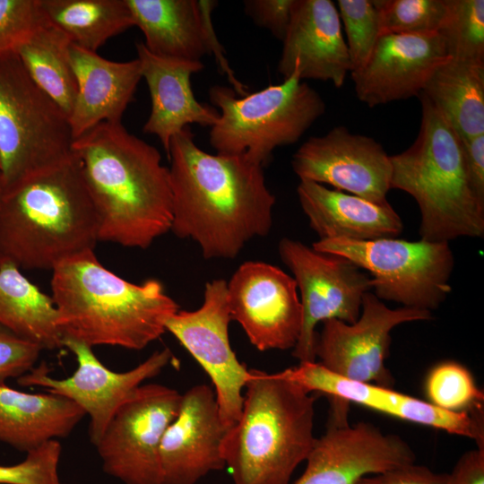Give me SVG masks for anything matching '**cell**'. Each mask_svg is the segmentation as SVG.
I'll return each mask as SVG.
<instances>
[{
  "mask_svg": "<svg viewBox=\"0 0 484 484\" xmlns=\"http://www.w3.org/2000/svg\"><path fill=\"white\" fill-rule=\"evenodd\" d=\"M167 155L170 231L195 242L205 259H233L250 240L269 234L276 199L263 167L203 151L189 126L171 138Z\"/></svg>",
  "mask_w": 484,
  "mask_h": 484,
  "instance_id": "1",
  "label": "cell"
},
{
  "mask_svg": "<svg viewBox=\"0 0 484 484\" xmlns=\"http://www.w3.org/2000/svg\"><path fill=\"white\" fill-rule=\"evenodd\" d=\"M94 205L99 241L148 248L170 231L172 194L160 151L121 122H103L73 143Z\"/></svg>",
  "mask_w": 484,
  "mask_h": 484,
  "instance_id": "2",
  "label": "cell"
},
{
  "mask_svg": "<svg viewBox=\"0 0 484 484\" xmlns=\"http://www.w3.org/2000/svg\"><path fill=\"white\" fill-rule=\"evenodd\" d=\"M50 286L62 337L92 348L143 350L179 310L160 281L130 282L103 266L94 250L58 264Z\"/></svg>",
  "mask_w": 484,
  "mask_h": 484,
  "instance_id": "3",
  "label": "cell"
},
{
  "mask_svg": "<svg viewBox=\"0 0 484 484\" xmlns=\"http://www.w3.org/2000/svg\"><path fill=\"white\" fill-rule=\"evenodd\" d=\"M98 242L97 213L74 154L0 197V265L52 272Z\"/></svg>",
  "mask_w": 484,
  "mask_h": 484,
  "instance_id": "4",
  "label": "cell"
},
{
  "mask_svg": "<svg viewBox=\"0 0 484 484\" xmlns=\"http://www.w3.org/2000/svg\"><path fill=\"white\" fill-rule=\"evenodd\" d=\"M245 388L241 416L222 445L234 484H288L315 439V396L259 369H249Z\"/></svg>",
  "mask_w": 484,
  "mask_h": 484,
  "instance_id": "5",
  "label": "cell"
},
{
  "mask_svg": "<svg viewBox=\"0 0 484 484\" xmlns=\"http://www.w3.org/2000/svg\"><path fill=\"white\" fill-rule=\"evenodd\" d=\"M421 120L414 143L390 156L391 189L411 194L420 211V239L447 242L482 238L484 204L468 178L462 140L421 92Z\"/></svg>",
  "mask_w": 484,
  "mask_h": 484,
  "instance_id": "6",
  "label": "cell"
},
{
  "mask_svg": "<svg viewBox=\"0 0 484 484\" xmlns=\"http://www.w3.org/2000/svg\"><path fill=\"white\" fill-rule=\"evenodd\" d=\"M209 97L220 109L211 127V145L217 153L243 156L263 168L277 147L298 142L325 111L323 98L297 70L279 84L244 96L214 85Z\"/></svg>",
  "mask_w": 484,
  "mask_h": 484,
  "instance_id": "7",
  "label": "cell"
},
{
  "mask_svg": "<svg viewBox=\"0 0 484 484\" xmlns=\"http://www.w3.org/2000/svg\"><path fill=\"white\" fill-rule=\"evenodd\" d=\"M69 117L16 52L0 56L1 195L73 156Z\"/></svg>",
  "mask_w": 484,
  "mask_h": 484,
  "instance_id": "8",
  "label": "cell"
},
{
  "mask_svg": "<svg viewBox=\"0 0 484 484\" xmlns=\"http://www.w3.org/2000/svg\"><path fill=\"white\" fill-rule=\"evenodd\" d=\"M312 247L346 258L367 271L379 299L404 307L431 312L452 290L449 280L454 259L447 242L396 238L367 241L331 238L319 239Z\"/></svg>",
  "mask_w": 484,
  "mask_h": 484,
  "instance_id": "9",
  "label": "cell"
},
{
  "mask_svg": "<svg viewBox=\"0 0 484 484\" xmlns=\"http://www.w3.org/2000/svg\"><path fill=\"white\" fill-rule=\"evenodd\" d=\"M278 252L300 292L302 328L292 355L299 362H315L316 325L329 319L355 323L363 297L372 289L371 278L346 258L289 238L281 239Z\"/></svg>",
  "mask_w": 484,
  "mask_h": 484,
  "instance_id": "10",
  "label": "cell"
},
{
  "mask_svg": "<svg viewBox=\"0 0 484 484\" xmlns=\"http://www.w3.org/2000/svg\"><path fill=\"white\" fill-rule=\"evenodd\" d=\"M181 400V393L163 385L137 387L96 445L103 471L124 484H161L160 444Z\"/></svg>",
  "mask_w": 484,
  "mask_h": 484,
  "instance_id": "11",
  "label": "cell"
},
{
  "mask_svg": "<svg viewBox=\"0 0 484 484\" xmlns=\"http://www.w3.org/2000/svg\"><path fill=\"white\" fill-rule=\"evenodd\" d=\"M63 347L74 356L77 368L65 378H55L44 362L17 378L22 386H40L48 393L65 397L79 405L90 418L89 438L100 440L118 408L143 383L159 375L175 358L169 348L154 351L135 367L116 372L94 354L92 347L63 338Z\"/></svg>",
  "mask_w": 484,
  "mask_h": 484,
  "instance_id": "12",
  "label": "cell"
},
{
  "mask_svg": "<svg viewBox=\"0 0 484 484\" xmlns=\"http://www.w3.org/2000/svg\"><path fill=\"white\" fill-rule=\"evenodd\" d=\"M231 321L227 281L215 279L204 285L203 302L193 311L178 310L166 324L169 332L195 359L213 385L219 413L229 430L241 416L249 369L233 351L229 335Z\"/></svg>",
  "mask_w": 484,
  "mask_h": 484,
  "instance_id": "13",
  "label": "cell"
},
{
  "mask_svg": "<svg viewBox=\"0 0 484 484\" xmlns=\"http://www.w3.org/2000/svg\"><path fill=\"white\" fill-rule=\"evenodd\" d=\"M430 319L431 312L427 310L389 308L368 291L355 323L323 322L321 332L316 333L315 358L324 368L343 378L393 388L394 380L385 364L391 331L401 324Z\"/></svg>",
  "mask_w": 484,
  "mask_h": 484,
  "instance_id": "14",
  "label": "cell"
},
{
  "mask_svg": "<svg viewBox=\"0 0 484 484\" xmlns=\"http://www.w3.org/2000/svg\"><path fill=\"white\" fill-rule=\"evenodd\" d=\"M227 301L231 320L258 350L294 349L303 314L292 276L264 262H245L227 282Z\"/></svg>",
  "mask_w": 484,
  "mask_h": 484,
  "instance_id": "15",
  "label": "cell"
},
{
  "mask_svg": "<svg viewBox=\"0 0 484 484\" xmlns=\"http://www.w3.org/2000/svg\"><path fill=\"white\" fill-rule=\"evenodd\" d=\"M299 180L329 185L377 204H388L390 155L374 138L338 125L322 136L309 137L293 154Z\"/></svg>",
  "mask_w": 484,
  "mask_h": 484,
  "instance_id": "16",
  "label": "cell"
},
{
  "mask_svg": "<svg viewBox=\"0 0 484 484\" xmlns=\"http://www.w3.org/2000/svg\"><path fill=\"white\" fill-rule=\"evenodd\" d=\"M309 393L326 395L331 410L348 411L350 402L409 422L471 438L484 447L482 407L450 412L393 388L349 380L324 368L319 362H299L279 372Z\"/></svg>",
  "mask_w": 484,
  "mask_h": 484,
  "instance_id": "17",
  "label": "cell"
},
{
  "mask_svg": "<svg viewBox=\"0 0 484 484\" xmlns=\"http://www.w3.org/2000/svg\"><path fill=\"white\" fill-rule=\"evenodd\" d=\"M407 442L367 422H329L315 439L307 467L295 484H356L360 479L414 463Z\"/></svg>",
  "mask_w": 484,
  "mask_h": 484,
  "instance_id": "18",
  "label": "cell"
},
{
  "mask_svg": "<svg viewBox=\"0 0 484 484\" xmlns=\"http://www.w3.org/2000/svg\"><path fill=\"white\" fill-rule=\"evenodd\" d=\"M449 59L437 31L381 35L367 63L350 73L357 98L373 108L419 97L435 70Z\"/></svg>",
  "mask_w": 484,
  "mask_h": 484,
  "instance_id": "19",
  "label": "cell"
},
{
  "mask_svg": "<svg viewBox=\"0 0 484 484\" xmlns=\"http://www.w3.org/2000/svg\"><path fill=\"white\" fill-rule=\"evenodd\" d=\"M227 432L214 390L207 385L187 390L160 444L161 484H195L210 471L223 469Z\"/></svg>",
  "mask_w": 484,
  "mask_h": 484,
  "instance_id": "20",
  "label": "cell"
},
{
  "mask_svg": "<svg viewBox=\"0 0 484 484\" xmlns=\"http://www.w3.org/2000/svg\"><path fill=\"white\" fill-rule=\"evenodd\" d=\"M277 70L284 79L297 70L301 80L343 85L350 63L336 4L295 0Z\"/></svg>",
  "mask_w": 484,
  "mask_h": 484,
  "instance_id": "21",
  "label": "cell"
},
{
  "mask_svg": "<svg viewBox=\"0 0 484 484\" xmlns=\"http://www.w3.org/2000/svg\"><path fill=\"white\" fill-rule=\"evenodd\" d=\"M136 51L151 100L143 132L156 135L167 154L171 138L188 125L212 127L218 122V109L199 102L192 90L191 76L203 70L201 61L159 56L143 42L136 43Z\"/></svg>",
  "mask_w": 484,
  "mask_h": 484,
  "instance_id": "22",
  "label": "cell"
},
{
  "mask_svg": "<svg viewBox=\"0 0 484 484\" xmlns=\"http://www.w3.org/2000/svg\"><path fill=\"white\" fill-rule=\"evenodd\" d=\"M70 59L77 82L69 116L73 138L100 123L121 122L142 79L139 60H108L73 43Z\"/></svg>",
  "mask_w": 484,
  "mask_h": 484,
  "instance_id": "23",
  "label": "cell"
},
{
  "mask_svg": "<svg viewBox=\"0 0 484 484\" xmlns=\"http://www.w3.org/2000/svg\"><path fill=\"white\" fill-rule=\"evenodd\" d=\"M297 194L319 239L367 241L396 238L402 231V219L390 203L377 204L307 180L299 181Z\"/></svg>",
  "mask_w": 484,
  "mask_h": 484,
  "instance_id": "24",
  "label": "cell"
},
{
  "mask_svg": "<svg viewBox=\"0 0 484 484\" xmlns=\"http://www.w3.org/2000/svg\"><path fill=\"white\" fill-rule=\"evenodd\" d=\"M85 416L65 397L26 393L0 383V442L21 452L68 436Z\"/></svg>",
  "mask_w": 484,
  "mask_h": 484,
  "instance_id": "25",
  "label": "cell"
},
{
  "mask_svg": "<svg viewBox=\"0 0 484 484\" xmlns=\"http://www.w3.org/2000/svg\"><path fill=\"white\" fill-rule=\"evenodd\" d=\"M152 54L201 61L208 54L197 0H125Z\"/></svg>",
  "mask_w": 484,
  "mask_h": 484,
  "instance_id": "26",
  "label": "cell"
},
{
  "mask_svg": "<svg viewBox=\"0 0 484 484\" xmlns=\"http://www.w3.org/2000/svg\"><path fill=\"white\" fill-rule=\"evenodd\" d=\"M422 93L462 140L484 134V63L449 59Z\"/></svg>",
  "mask_w": 484,
  "mask_h": 484,
  "instance_id": "27",
  "label": "cell"
},
{
  "mask_svg": "<svg viewBox=\"0 0 484 484\" xmlns=\"http://www.w3.org/2000/svg\"><path fill=\"white\" fill-rule=\"evenodd\" d=\"M0 325L43 350L63 348L51 296L11 264L0 265Z\"/></svg>",
  "mask_w": 484,
  "mask_h": 484,
  "instance_id": "28",
  "label": "cell"
},
{
  "mask_svg": "<svg viewBox=\"0 0 484 484\" xmlns=\"http://www.w3.org/2000/svg\"><path fill=\"white\" fill-rule=\"evenodd\" d=\"M40 4L48 22L73 44L92 52L134 26L125 0H40Z\"/></svg>",
  "mask_w": 484,
  "mask_h": 484,
  "instance_id": "29",
  "label": "cell"
},
{
  "mask_svg": "<svg viewBox=\"0 0 484 484\" xmlns=\"http://www.w3.org/2000/svg\"><path fill=\"white\" fill-rule=\"evenodd\" d=\"M71 44L69 38L49 22L16 51L31 79L68 117L77 93L70 59Z\"/></svg>",
  "mask_w": 484,
  "mask_h": 484,
  "instance_id": "30",
  "label": "cell"
},
{
  "mask_svg": "<svg viewBox=\"0 0 484 484\" xmlns=\"http://www.w3.org/2000/svg\"><path fill=\"white\" fill-rule=\"evenodd\" d=\"M437 32L451 59L484 63V1L446 0Z\"/></svg>",
  "mask_w": 484,
  "mask_h": 484,
  "instance_id": "31",
  "label": "cell"
},
{
  "mask_svg": "<svg viewBox=\"0 0 484 484\" xmlns=\"http://www.w3.org/2000/svg\"><path fill=\"white\" fill-rule=\"evenodd\" d=\"M425 392L429 403L450 412L471 411L482 407L484 400L471 372L454 361L439 363L429 371Z\"/></svg>",
  "mask_w": 484,
  "mask_h": 484,
  "instance_id": "32",
  "label": "cell"
},
{
  "mask_svg": "<svg viewBox=\"0 0 484 484\" xmlns=\"http://www.w3.org/2000/svg\"><path fill=\"white\" fill-rule=\"evenodd\" d=\"M380 34L436 32L446 11V0H373Z\"/></svg>",
  "mask_w": 484,
  "mask_h": 484,
  "instance_id": "33",
  "label": "cell"
},
{
  "mask_svg": "<svg viewBox=\"0 0 484 484\" xmlns=\"http://www.w3.org/2000/svg\"><path fill=\"white\" fill-rule=\"evenodd\" d=\"M336 6L352 73L367 63L381 36L378 13L373 0H338Z\"/></svg>",
  "mask_w": 484,
  "mask_h": 484,
  "instance_id": "34",
  "label": "cell"
},
{
  "mask_svg": "<svg viewBox=\"0 0 484 484\" xmlns=\"http://www.w3.org/2000/svg\"><path fill=\"white\" fill-rule=\"evenodd\" d=\"M48 23L40 0H0V56L16 52Z\"/></svg>",
  "mask_w": 484,
  "mask_h": 484,
  "instance_id": "35",
  "label": "cell"
},
{
  "mask_svg": "<svg viewBox=\"0 0 484 484\" xmlns=\"http://www.w3.org/2000/svg\"><path fill=\"white\" fill-rule=\"evenodd\" d=\"M62 453L59 440H51L26 454L13 465H0V484H62L58 463Z\"/></svg>",
  "mask_w": 484,
  "mask_h": 484,
  "instance_id": "36",
  "label": "cell"
},
{
  "mask_svg": "<svg viewBox=\"0 0 484 484\" xmlns=\"http://www.w3.org/2000/svg\"><path fill=\"white\" fill-rule=\"evenodd\" d=\"M42 350L39 345L0 325V383L29 372Z\"/></svg>",
  "mask_w": 484,
  "mask_h": 484,
  "instance_id": "37",
  "label": "cell"
},
{
  "mask_svg": "<svg viewBox=\"0 0 484 484\" xmlns=\"http://www.w3.org/2000/svg\"><path fill=\"white\" fill-rule=\"evenodd\" d=\"M295 0H246V13L260 27L282 41L291 18Z\"/></svg>",
  "mask_w": 484,
  "mask_h": 484,
  "instance_id": "38",
  "label": "cell"
},
{
  "mask_svg": "<svg viewBox=\"0 0 484 484\" xmlns=\"http://www.w3.org/2000/svg\"><path fill=\"white\" fill-rule=\"evenodd\" d=\"M449 473H437L414 463L366 476L356 484H448Z\"/></svg>",
  "mask_w": 484,
  "mask_h": 484,
  "instance_id": "39",
  "label": "cell"
},
{
  "mask_svg": "<svg viewBox=\"0 0 484 484\" xmlns=\"http://www.w3.org/2000/svg\"><path fill=\"white\" fill-rule=\"evenodd\" d=\"M198 7L201 14L202 26L203 30L204 43L207 48L208 54L214 56L215 61L221 71V73L227 75L229 82L232 85V89L237 94L244 96L247 94L246 87L240 82L233 70L229 65V62L225 56L224 49L218 40L215 33L213 24L212 22V13L217 6L218 3L214 0H197Z\"/></svg>",
  "mask_w": 484,
  "mask_h": 484,
  "instance_id": "40",
  "label": "cell"
},
{
  "mask_svg": "<svg viewBox=\"0 0 484 484\" xmlns=\"http://www.w3.org/2000/svg\"><path fill=\"white\" fill-rule=\"evenodd\" d=\"M462 144L470 185L484 204V134L462 140Z\"/></svg>",
  "mask_w": 484,
  "mask_h": 484,
  "instance_id": "41",
  "label": "cell"
},
{
  "mask_svg": "<svg viewBox=\"0 0 484 484\" xmlns=\"http://www.w3.org/2000/svg\"><path fill=\"white\" fill-rule=\"evenodd\" d=\"M448 484H484V447L477 446L459 458Z\"/></svg>",
  "mask_w": 484,
  "mask_h": 484,
  "instance_id": "42",
  "label": "cell"
},
{
  "mask_svg": "<svg viewBox=\"0 0 484 484\" xmlns=\"http://www.w3.org/2000/svg\"><path fill=\"white\" fill-rule=\"evenodd\" d=\"M1 193H2V190H1V170H0V197H1Z\"/></svg>",
  "mask_w": 484,
  "mask_h": 484,
  "instance_id": "43",
  "label": "cell"
}]
</instances>
